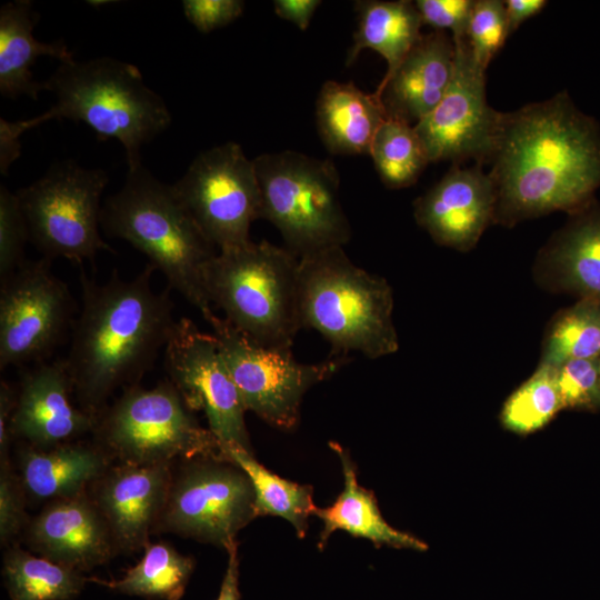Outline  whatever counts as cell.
Here are the masks:
<instances>
[{
	"label": "cell",
	"mask_w": 600,
	"mask_h": 600,
	"mask_svg": "<svg viewBox=\"0 0 600 600\" xmlns=\"http://www.w3.org/2000/svg\"><path fill=\"white\" fill-rule=\"evenodd\" d=\"M29 241L27 223L16 193L0 187V280L9 278L24 259Z\"/></svg>",
	"instance_id": "e575fe53"
},
{
	"label": "cell",
	"mask_w": 600,
	"mask_h": 600,
	"mask_svg": "<svg viewBox=\"0 0 600 600\" xmlns=\"http://www.w3.org/2000/svg\"><path fill=\"white\" fill-rule=\"evenodd\" d=\"M454 42L444 31L422 34L393 74L374 93L389 118L414 126L442 99L452 79Z\"/></svg>",
	"instance_id": "ffe728a7"
},
{
	"label": "cell",
	"mask_w": 600,
	"mask_h": 600,
	"mask_svg": "<svg viewBox=\"0 0 600 600\" xmlns=\"http://www.w3.org/2000/svg\"><path fill=\"white\" fill-rule=\"evenodd\" d=\"M556 368V380L563 409H600V371L597 359H578Z\"/></svg>",
	"instance_id": "836d02e7"
},
{
	"label": "cell",
	"mask_w": 600,
	"mask_h": 600,
	"mask_svg": "<svg viewBox=\"0 0 600 600\" xmlns=\"http://www.w3.org/2000/svg\"><path fill=\"white\" fill-rule=\"evenodd\" d=\"M2 574L11 600H71L88 581L80 571L19 548L4 554Z\"/></svg>",
	"instance_id": "f1b7e54d"
},
{
	"label": "cell",
	"mask_w": 600,
	"mask_h": 600,
	"mask_svg": "<svg viewBox=\"0 0 600 600\" xmlns=\"http://www.w3.org/2000/svg\"><path fill=\"white\" fill-rule=\"evenodd\" d=\"M26 493L9 457L0 458V541L8 543L27 528Z\"/></svg>",
	"instance_id": "d590c367"
},
{
	"label": "cell",
	"mask_w": 600,
	"mask_h": 600,
	"mask_svg": "<svg viewBox=\"0 0 600 600\" xmlns=\"http://www.w3.org/2000/svg\"><path fill=\"white\" fill-rule=\"evenodd\" d=\"M50 260L24 261L1 282L0 368L43 362L73 324L74 301Z\"/></svg>",
	"instance_id": "4fadbf2b"
},
{
	"label": "cell",
	"mask_w": 600,
	"mask_h": 600,
	"mask_svg": "<svg viewBox=\"0 0 600 600\" xmlns=\"http://www.w3.org/2000/svg\"><path fill=\"white\" fill-rule=\"evenodd\" d=\"M298 287L302 328L318 331L331 354L377 359L398 351L390 284L356 266L343 247L299 258Z\"/></svg>",
	"instance_id": "5b68a950"
},
{
	"label": "cell",
	"mask_w": 600,
	"mask_h": 600,
	"mask_svg": "<svg viewBox=\"0 0 600 600\" xmlns=\"http://www.w3.org/2000/svg\"><path fill=\"white\" fill-rule=\"evenodd\" d=\"M599 356L600 300L581 299L553 322L540 363L558 367L570 360Z\"/></svg>",
	"instance_id": "4dcf8cb0"
},
{
	"label": "cell",
	"mask_w": 600,
	"mask_h": 600,
	"mask_svg": "<svg viewBox=\"0 0 600 600\" xmlns=\"http://www.w3.org/2000/svg\"><path fill=\"white\" fill-rule=\"evenodd\" d=\"M227 459L239 467L249 478L254 493L256 516H276L289 521L298 537L303 538L308 519L317 507L312 500V488L283 479L264 466L251 450L240 447H221Z\"/></svg>",
	"instance_id": "4316f807"
},
{
	"label": "cell",
	"mask_w": 600,
	"mask_h": 600,
	"mask_svg": "<svg viewBox=\"0 0 600 600\" xmlns=\"http://www.w3.org/2000/svg\"><path fill=\"white\" fill-rule=\"evenodd\" d=\"M454 68L440 102L413 127L430 162L489 161L501 112L486 98V71L473 60L466 36L452 37Z\"/></svg>",
	"instance_id": "9a60e30c"
},
{
	"label": "cell",
	"mask_w": 600,
	"mask_h": 600,
	"mask_svg": "<svg viewBox=\"0 0 600 600\" xmlns=\"http://www.w3.org/2000/svg\"><path fill=\"white\" fill-rule=\"evenodd\" d=\"M507 33L506 6L500 0H477L469 18L466 39L476 63L487 71L503 46Z\"/></svg>",
	"instance_id": "d6a6232c"
},
{
	"label": "cell",
	"mask_w": 600,
	"mask_h": 600,
	"mask_svg": "<svg viewBox=\"0 0 600 600\" xmlns=\"http://www.w3.org/2000/svg\"><path fill=\"white\" fill-rule=\"evenodd\" d=\"M154 270L147 264L130 280L113 271L103 283L80 273L82 304L64 362L80 407L96 417L117 388L151 369L177 321L170 291L152 289Z\"/></svg>",
	"instance_id": "7a4b0ae2"
},
{
	"label": "cell",
	"mask_w": 600,
	"mask_h": 600,
	"mask_svg": "<svg viewBox=\"0 0 600 600\" xmlns=\"http://www.w3.org/2000/svg\"><path fill=\"white\" fill-rule=\"evenodd\" d=\"M358 24L347 54L351 66L364 49L377 51L387 62L384 83L422 37L420 13L412 1L364 0L356 2Z\"/></svg>",
	"instance_id": "d4e9b609"
},
{
	"label": "cell",
	"mask_w": 600,
	"mask_h": 600,
	"mask_svg": "<svg viewBox=\"0 0 600 600\" xmlns=\"http://www.w3.org/2000/svg\"><path fill=\"white\" fill-rule=\"evenodd\" d=\"M228 564L216 600H240L238 543L227 549Z\"/></svg>",
	"instance_id": "b9f144b4"
},
{
	"label": "cell",
	"mask_w": 600,
	"mask_h": 600,
	"mask_svg": "<svg viewBox=\"0 0 600 600\" xmlns=\"http://www.w3.org/2000/svg\"><path fill=\"white\" fill-rule=\"evenodd\" d=\"M108 180L101 169L64 161L16 192L29 241L42 258L81 263L92 261L99 251L113 252L99 232L101 196Z\"/></svg>",
	"instance_id": "9c48e42d"
},
{
	"label": "cell",
	"mask_w": 600,
	"mask_h": 600,
	"mask_svg": "<svg viewBox=\"0 0 600 600\" xmlns=\"http://www.w3.org/2000/svg\"><path fill=\"white\" fill-rule=\"evenodd\" d=\"M38 20L28 0L9 2L0 9V92L6 98L28 96L37 100L44 88L43 82L33 79L31 68L40 56L60 62L74 60L63 40L44 43L33 37Z\"/></svg>",
	"instance_id": "cb8c5ba5"
},
{
	"label": "cell",
	"mask_w": 600,
	"mask_h": 600,
	"mask_svg": "<svg viewBox=\"0 0 600 600\" xmlns=\"http://www.w3.org/2000/svg\"><path fill=\"white\" fill-rule=\"evenodd\" d=\"M388 118L381 98L360 90L353 82L329 80L319 91L318 132L333 154H370L373 139Z\"/></svg>",
	"instance_id": "44dd1931"
},
{
	"label": "cell",
	"mask_w": 600,
	"mask_h": 600,
	"mask_svg": "<svg viewBox=\"0 0 600 600\" xmlns=\"http://www.w3.org/2000/svg\"><path fill=\"white\" fill-rule=\"evenodd\" d=\"M256 517L253 488L239 467L227 460L196 459L172 477L154 531L227 550Z\"/></svg>",
	"instance_id": "8fae6325"
},
{
	"label": "cell",
	"mask_w": 600,
	"mask_h": 600,
	"mask_svg": "<svg viewBox=\"0 0 600 600\" xmlns=\"http://www.w3.org/2000/svg\"><path fill=\"white\" fill-rule=\"evenodd\" d=\"M299 258L266 240L219 251L206 266L203 287L224 319L256 342L291 348L302 328Z\"/></svg>",
	"instance_id": "8992f818"
},
{
	"label": "cell",
	"mask_w": 600,
	"mask_h": 600,
	"mask_svg": "<svg viewBox=\"0 0 600 600\" xmlns=\"http://www.w3.org/2000/svg\"><path fill=\"white\" fill-rule=\"evenodd\" d=\"M100 223L113 238L142 252L210 323L217 316L203 287V271L218 253L182 202L173 184L154 178L140 163L128 170L126 182L107 198Z\"/></svg>",
	"instance_id": "277c9868"
},
{
	"label": "cell",
	"mask_w": 600,
	"mask_h": 600,
	"mask_svg": "<svg viewBox=\"0 0 600 600\" xmlns=\"http://www.w3.org/2000/svg\"><path fill=\"white\" fill-rule=\"evenodd\" d=\"M489 176L493 221L579 211L600 187V127L567 92L501 112Z\"/></svg>",
	"instance_id": "6da1fadb"
},
{
	"label": "cell",
	"mask_w": 600,
	"mask_h": 600,
	"mask_svg": "<svg viewBox=\"0 0 600 600\" xmlns=\"http://www.w3.org/2000/svg\"><path fill=\"white\" fill-rule=\"evenodd\" d=\"M544 0H507L506 21L508 37L514 32L522 22L539 13L546 6Z\"/></svg>",
	"instance_id": "60d3db41"
},
{
	"label": "cell",
	"mask_w": 600,
	"mask_h": 600,
	"mask_svg": "<svg viewBox=\"0 0 600 600\" xmlns=\"http://www.w3.org/2000/svg\"><path fill=\"white\" fill-rule=\"evenodd\" d=\"M320 4V0H274L273 9L279 18L304 31Z\"/></svg>",
	"instance_id": "f35d334b"
},
{
	"label": "cell",
	"mask_w": 600,
	"mask_h": 600,
	"mask_svg": "<svg viewBox=\"0 0 600 600\" xmlns=\"http://www.w3.org/2000/svg\"><path fill=\"white\" fill-rule=\"evenodd\" d=\"M163 350L169 381L191 411L204 413L221 447L251 450L246 410L216 336L182 317Z\"/></svg>",
	"instance_id": "5bb4252c"
},
{
	"label": "cell",
	"mask_w": 600,
	"mask_h": 600,
	"mask_svg": "<svg viewBox=\"0 0 600 600\" xmlns=\"http://www.w3.org/2000/svg\"><path fill=\"white\" fill-rule=\"evenodd\" d=\"M370 156L381 181L390 189L412 186L430 163L414 127L393 118L379 128Z\"/></svg>",
	"instance_id": "f546056e"
},
{
	"label": "cell",
	"mask_w": 600,
	"mask_h": 600,
	"mask_svg": "<svg viewBox=\"0 0 600 600\" xmlns=\"http://www.w3.org/2000/svg\"><path fill=\"white\" fill-rule=\"evenodd\" d=\"M587 207L553 239L546 257L561 287L600 300V208Z\"/></svg>",
	"instance_id": "484cf974"
},
{
	"label": "cell",
	"mask_w": 600,
	"mask_h": 600,
	"mask_svg": "<svg viewBox=\"0 0 600 600\" xmlns=\"http://www.w3.org/2000/svg\"><path fill=\"white\" fill-rule=\"evenodd\" d=\"M17 401V389L7 381L0 384V458L9 457L11 433V419Z\"/></svg>",
	"instance_id": "ab89813d"
},
{
	"label": "cell",
	"mask_w": 600,
	"mask_h": 600,
	"mask_svg": "<svg viewBox=\"0 0 600 600\" xmlns=\"http://www.w3.org/2000/svg\"><path fill=\"white\" fill-rule=\"evenodd\" d=\"M56 103L44 113L10 122L0 119V151L20 154L19 138L49 120L83 122L99 140L117 139L123 146L129 169L141 163L140 150L171 123L163 99L146 86L140 70L110 57L60 62L43 81Z\"/></svg>",
	"instance_id": "3957f363"
},
{
	"label": "cell",
	"mask_w": 600,
	"mask_h": 600,
	"mask_svg": "<svg viewBox=\"0 0 600 600\" xmlns=\"http://www.w3.org/2000/svg\"><path fill=\"white\" fill-rule=\"evenodd\" d=\"M329 446L341 461L344 487L331 506L317 508L314 511V516L323 522L319 549L326 547L334 531L343 530L353 537L368 539L377 546L427 551L428 546L424 541L394 529L383 519L373 492L358 483L356 467L349 453L338 442L331 441Z\"/></svg>",
	"instance_id": "603a6c76"
},
{
	"label": "cell",
	"mask_w": 600,
	"mask_h": 600,
	"mask_svg": "<svg viewBox=\"0 0 600 600\" xmlns=\"http://www.w3.org/2000/svg\"><path fill=\"white\" fill-rule=\"evenodd\" d=\"M209 324L244 410L281 430L297 427L304 393L350 360L344 354H330L318 363H302L293 357L291 348L260 344L224 318L216 316Z\"/></svg>",
	"instance_id": "30bf717a"
},
{
	"label": "cell",
	"mask_w": 600,
	"mask_h": 600,
	"mask_svg": "<svg viewBox=\"0 0 600 600\" xmlns=\"http://www.w3.org/2000/svg\"><path fill=\"white\" fill-rule=\"evenodd\" d=\"M598 364H599V371H600V356L598 357Z\"/></svg>",
	"instance_id": "7bdbcfd3"
},
{
	"label": "cell",
	"mask_w": 600,
	"mask_h": 600,
	"mask_svg": "<svg viewBox=\"0 0 600 600\" xmlns=\"http://www.w3.org/2000/svg\"><path fill=\"white\" fill-rule=\"evenodd\" d=\"M187 20L200 32L208 33L226 27L243 13L241 0H183Z\"/></svg>",
	"instance_id": "74e56055"
},
{
	"label": "cell",
	"mask_w": 600,
	"mask_h": 600,
	"mask_svg": "<svg viewBox=\"0 0 600 600\" xmlns=\"http://www.w3.org/2000/svg\"><path fill=\"white\" fill-rule=\"evenodd\" d=\"M171 464L109 467L90 496L118 550L133 552L149 543L172 481Z\"/></svg>",
	"instance_id": "2e32d148"
},
{
	"label": "cell",
	"mask_w": 600,
	"mask_h": 600,
	"mask_svg": "<svg viewBox=\"0 0 600 600\" xmlns=\"http://www.w3.org/2000/svg\"><path fill=\"white\" fill-rule=\"evenodd\" d=\"M414 218L439 244L468 251L494 218L496 193L489 173L477 164H456L414 201Z\"/></svg>",
	"instance_id": "ac0fdd59"
},
{
	"label": "cell",
	"mask_w": 600,
	"mask_h": 600,
	"mask_svg": "<svg viewBox=\"0 0 600 600\" xmlns=\"http://www.w3.org/2000/svg\"><path fill=\"white\" fill-rule=\"evenodd\" d=\"M473 0H417L414 4L423 24L436 30L449 29L452 37L466 36Z\"/></svg>",
	"instance_id": "8d00e7d4"
},
{
	"label": "cell",
	"mask_w": 600,
	"mask_h": 600,
	"mask_svg": "<svg viewBox=\"0 0 600 600\" xmlns=\"http://www.w3.org/2000/svg\"><path fill=\"white\" fill-rule=\"evenodd\" d=\"M173 187L219 251L250 241L251 223L261 219V193L253 160L240 144L203 151Z\"/></svg>",
	"instance_id": "7c38bea8"
},
{
	"label": "cell",
	"mask_w": 600,
	"mask_h": 600,
	"mask_svg": "<svg viewBox=\"0 0 600 600\" xmlns=\"http://www.w3.org/2000/svg\"><path fill=\"white\" fill-rule=\"evenodd\" d=\"M194 570L192 557L181 554L168 543H148L140 561L122 578L101 580L90 578L111 590L153 600H180Z\"/></svg>",
	"instance_id": "83f0119b"
},
{
	"label": "cell",
	"mask_w": 600,
	"mask_h": 600,
	"mask_svg": "<svg viewBox=\"0 0 600 600\" xmlns=\"http://www.w3.org/2000/svg\"><path fill=\"white\" fill-rule=\"evenodd\" d=\"M562 409L556 368L540 363L534 373L506 400L500 421L508 431L526 436L542 429Z\"/></svg>",
	"instance_id": "1f68e13d"
},
{
	"label": "cell",
	"mask_w": 600,
	"mask_h": 600,
	"mask_svg": "<svg viewBox=\"0 0 600 600\" xmlns=\"http://www.w3.org/2000/svg\"><path fill=\"white\" fill-rule=\"evenodd\" d=\"M261 219L272 223L286 248L298 258L343 247L351 228L339 198V173L332 161L296 151L253 159Z\"/></svg>",
	"instance_id": "52a82bcc"
},
{
	"label": "cell",
	"mask_w": 600,
	"mask_h": 600,
	"mask_svg": "<svg viewBox=\"0 0 600 600\" xmlns=\"http://www.w3.org/2000/svg\"><path fill=\"white\" fill-rule=\"evenodd\" d=\"M73 384L64 359L40 362L17 389L11 433L29 446L51 448L94 431L98 417L72 402Z\"/></svg>",
	"instance_id": "e0dca14e"
},
{
	"label": "cell",
	"mask_w": 600,
	"mask_h": 600,
	"mask_svg": "<svg viewBox=\"0 0 600 600\" xmlns=\"http://www.w3.org/2000/svg\"><path fill=\"white\" fill-rule=\"evenodd\" d=\"M102 448L63 443L51 448L24 447L19 452V472L26 496L58 500L86 492L109 468Z\"/></svg>",
	"instance_id": "7402d4cb"
},
{
	"label": "cell",
	"mask_w": 600,
	"mask_h": 600,
	"mask_svg": "<svg viewBox=\"0 0 600 600\" xmlns=\"http://www.w3.org/2000/svg\"><path fill=\"white\" fill-rule=\"evenodd\" d=\"M26 538L39 556L80 572L106 563L118 550L87 491L50 501L29 521Z\"/></svg>",
	"instance_id": "d6986e66"
},
{
	"label": "cell",
	"mask_w": 600,
	"mask_h": 600,
	"mask_svg": "<svg viewBox=\"0 0 600 600\" xmlns=\"http://www.w3.org/2000/svg\"><path fill=\"white\" fill-rule=\"evenodd\" d=\"M94 432L103 449L123 463L229 461L218 439L198 423L169 380L150 389L128 387L110 408L100 412Z\"/></svg>",
	"instance_id": "ba28073f"
}]
</instances>
